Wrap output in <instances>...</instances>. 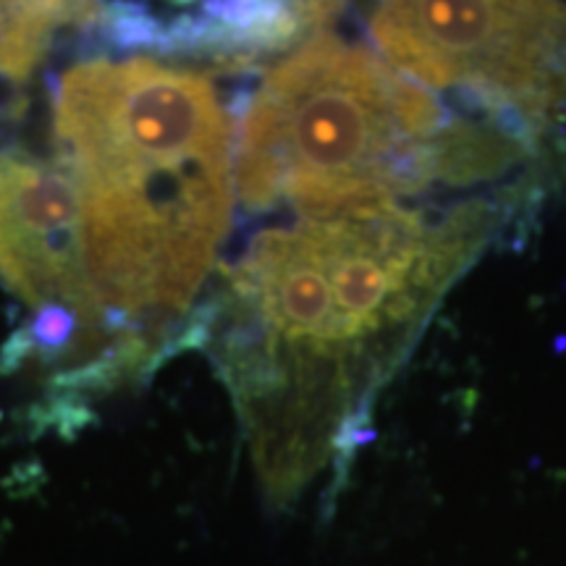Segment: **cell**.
Masks as SVG:
<instances>
[{
    "label": "cell",
    "mask_w": 566,
    "mask_h": 566,
    "mask_svg": "<svg viewBox=\"0 0 566 566\" xmlns=\"http://www.w3.org/2000/svg\"><path fill=\"white\" fill-rule=\"evenodd\" d=\"M370 32L394 69L472 95L520 139L566 105V6L386 3Z\"/></svg>",
    "instance_id": "4"
},
{
    "label": "cell",
    "mask_w": 566,
    "mask_h": 566,
    "mask_svg": "<svg viewBox=\"0 0 566 566\" xmlns=\"http://www.w3.org/2000/svg\"><path fill=\"white\" fill-rule=\"evenodd\" d=\"M522 139L454 122L391 63L321 32L273 66L242 118L237 189L250 210L328 218L428 184L504 171Z\"/></svg>",
    "instance_id": "3"
},
{
    "label": "cell",
    "mask_w": 566,
    "mask_h": 566,
    "mask_svg": "<svg viewBox=\"0 0 566 566\" xmlns=\"http://www.w3.org/2000/svg\"><path fill=\"white\" fill-rule=\"evenodd\" d=\"M0 281L38 315H69L92 346L122 367L145 354L105 342L111 323L92 294L82 258L80 208L59 163L30 155L0 158Z\"/></svg>",
    "instance_id": "5"
},
{
    "label": "cell",
    "mask_w": 566,
    "mask_h": 566,
    "mask_svg": "<svg viewBox=\"0 0 566 566\" xmlns=\"http://www.w3.org/2000/svg\"><path fill=\"white\" fill-rule=\"evenodd\" d=\"M53 129L111 328L142 338L134 331L181 321L231 221V122L218 92L153 59L84 61L61 76Z\"/></svg>",
    "instance_id": "2"
},
{
    "label": "cell",
    "mask_w": 566,
    "mask_h": 566,
    "mask_svg": "<svg viewBox=\"0 0 566 566\" xmlns=\"http://www.w3.org/2000/svg\"><path fill=\"white\" fill-rule=\"evenodd\" d=\"M470 202H396L268 229L197 323L229 386L268 501L286 506L359 443L367 409L491 237Z\"/></svg>",
    "instance_id": "1"
}]
</instances>
